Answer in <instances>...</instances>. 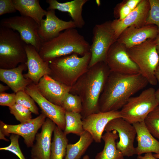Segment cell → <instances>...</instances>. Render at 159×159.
Masks as SVG:
<instances>
[{"label": "cell", "mask_w": 159, "mask_h": 159, "mask_svg": "<svg viewBox=\"0 0 159 159\" xmlns=\"http://www.w3.org/2000/svg\"><path fill=\"white\" fill-rule=\"evenodd\" d=\"M88 0H74L64 3H60L56 0H47L49 4L47 10L57 9L62 12H67L72 17L76 27L82 28L85 22L82 15L83 7Z\"/></svg>", "instance_id": "obj_22"}, {"label": "cell", "mask_w": 159, "mask_h": 159, "mask_svg": "<svg viewBox=\"0 0 159 159\" xmlns=\"http://www.w3.org/2000/svg\"><path fill=\"white\" fill-rule=\"evenodd\" d=\"M138 159H157L153 155L152 153H145L144 156L138 155Z\"/></svg>", "instance_id": "obj_38"}, {"label": "cell", "mask_w": 159, "mask_h": 159, "mask_svg": "<svg viewBox=\"0 0 159 159\" xmlns=\"http://www.w3.org/2000/svg\"><path fill=\"white\" fill-rule=\"evenodd\" d=\"M106 63L111 72L127 75L140 73L138 67L128 54L126 47L117 40L110 48Z\"/></svg>", "instance_id": "obj_10"}, {"label": "cell", "mask_w": 159, "mask_h": 159, "mask_svg": "<svg viewBox=\"0 0 159 159\" xmlns=\"http://www.w3.org/2000/svg\"><path fill=\"white\" fill-rule=\"evenodd\" d=\"M61 106L65 111L81 113L82 109L80 98L78 95L68 93L63 100Z\"/></svg>", "instance_id": "obj_30"}, {"label": "cell", "mask_w": 159, "mask_h": 159, "mask_svg": "<svg viewBox=\"0 0 159 159\" xmlns=\"http://www.w3.org/2000/svg\"><path fill=\"white\" fill-rule=\"evenodd\" d=\"M90 45L75 28L61 32L56 37L44 42L39 53L45 61L72 54L81 56L90 51Z\"/></svg>", "instance_id": "obj_3"}, {"label": "cell", "mask_w": 159, "mask_h": 159, "mask_svg": "<svg viewBox=\"0 0 159 159\" xmlns=\"http://www.w3.org/2000/svg\"><path fill=\"white\" fill-rule=\"evenodd\" d=\"M19 135L11 134L9 139L10 144L8 146L0 148V150H6L11 152L16 155L19 159H26L22 152L19 147Z\"/></svg>", "instance_id": "obj_34"}, {"label": "cell", "mask_w": 159, "mask_h": 159, "mask_svg": "<svg viewBox=\"0 0 159 159\" xmlns=\"http://www.w3.org/2000/svg\"><path fill=\"white\" fill-rule=\"evenodd\" d=\"M133 10L127 4L126 0L117 4L114 9V16L119 20H122L127 16Z\"/></svg>", "instance_id": "obj_35"}, {"label": "cell", "mask_w": 159, "mask_h": 159, "mask_svg": "<svg viewBox=\"0 0 159 159\" xmlns=\"http://www.w3.org/2000/svg\"><path fill=\"white\" fill-rule=\"evenodd\" d=\"M115 130L119 140L116 143V147L124 156L130 157L136 154L134 147V140L136 135L135 128L132 125L122 117L113 119L106 126V132Z\"/></svg>", "instance_id": "obj_11"}, {"label": "cell", "mask_w": 159, "mask_h": 159, "mask_svg": "<svg viewBox=\"0 0 159 159\" xmlns=\"http://www.w3.org/2000/svg\"><path fill=\"white\" fill-rule=\"evenodd\" d=\"M110 71L106 62H98L89 68L71 87L69 92L81 100L82 119L99 112V100Z\"/></svg>", "instance_id": "obj_2"}, {"label": "cell", "mask_w": 159, "mask_h": 159, "mask_svg": "<svg viewBox=\"0 0 159 159\" xmlns=\"http://www.w3.org/2000/svg\"><path fill=\"white\" fill-rule=\"evenodd\" d=\"M153 155L156 158H159V154H154Z\"/></svg>", "instance_id": "obj_45"}, {"label": "cell", "mask_w": 159, "mask_h": 159, "mask_svg": "<svg viewBox=\"0 0 159 159\" xmlns=\"http://www.w3.org/2000/svg\"><path fill=\"white\" fill-rule=\"evenodd\" d=\"M158 34V28L155 25L146 24L139 27L131 26L122 32L117 41L127 49L141 44L148 39H155Z\"/></svg>", "instance_id": "obj_16"}, {"label": "cell", "mask_w": 159, "mask_h": 159, "mask_svg": "<svg viewBox=\"0 0 159 159\" xmlns=\"http://www.w3.org/2000/svg\"><path fill=\"white\" fill-rule=\"evenodd\" d=\"M157 51L159 56V34L155 39Z\"/></svg>", "instance_id": "obj_40"}, {"label": "cell", "mask_w": 159, "mask_h": 159, "mask_svg": "<svg viewBox=\"0 0 159 159\" xmlns=\"http://www.w3.org/2000/svg\"><path fill=\"white\" fill-rule=\"evenodd\" d=\"M155 95L158 105H159V87L157 90L155 91Z\"/></svg>", "instance_id": "obj_42"}, {"label": "cell", "mask_w": 159, "mask_h": 159, "mask_svg": "<svg viewBox=\"0 0 159 159\" xmlns=\"http://www.w3.org/2000/svg\"><path fill=\"white\" fill-rule=\"evenodd\" d=\"M148 83L140 73L127 75L110 71L99 100V111L121 110L132 95Z\"/></svg>", "instance_id": "obj_1"}, {"label": "cell", "mask_w": 159, "mask_h": 159, "mask_svg": "<svg viewBox=\"0 0 159 159\" xmlns=\"http://www.w3.org/2000/svg\"><path fill=\"white\" fill-rule=\"evenodd\" d=\"M46 18L42 19L39 25V34L43 42L47 41L57 36L63 30L76 27L72 20L65 21L55 14V10H47Z\"/></svg>", "instance_id": "obj_15"}, {"label": "cell", "mask_w": 159, "mask_h": 159, "mask_svg": "<svg viewBox=\"0 0 159 159\" xmlns=\"http://www.w3.org/2000/svg\"><path fill=\"white\" fill-rule=\"evenodd\" d=\"M96 2H97V3L98 5V6H99L100 5V2L99 0H97V1H96Z\"/></svg>", "instance_id": "obj_46"}, {"label": "cell", "mask_w": 159, "mask_h": 159, "mask_svg": "<svg viewBox=\"0 0 159 159\" xmlns=\"http://www.w3.org/2000/svg\"><path fill=\"white\" fill-rule=\"evenodd\" d=\"M56 125L51 120L46 118L41 127V132L36 135V142L31 151L32 159H50L51 138Z\"/></svg>", "instance_id": "obj_18"}, {"label": "cell", "mask_w": 159, "mask_h": 159, "mask_svg": "<svg viewBox=\"0 0 159 159\" xmlns=\"http://www.w3.org/2000/svg\"><path fill=\"white\" fill-rule=\"evenodd\" d=\"M118 137L115 130L106 132L103 135L102 139L104 142V147L97 154L95 159H124V156L116 147V140Z\"/></svg>", "instance_id": "obj_25"}, {"label": "cell", "mask_w": 159, "mask_h": 159, "mask_svg": "<svg viewBox=\"0 0 159 159\" xmlns=\"http://www.w3.org/2000/svg\"><path fill=\"white\" fill-rule=\"evenodd\" d=\"M118 117H122L120 110L93 113L82 119L83 127L95 142L100 143L107 123L112 119Z\"/></svg>", "instance_id": "obj_17"}, {"label": "cell", "mask_w": 159, "mask_h": 159, "mask_svg": "<svg viewBox=\"0 0 159 159\" xmlns=\"http://www.w3.org/2000/svg\"><path fill=\"white\" fill-rule=\"evenodd\" d=\"M16 10L21 16L30 17L40 24L47 11L41 7L39 0H12Z\"/></svg>", "instance_id": "obj_24"}, {"label": "cell", "mask_w": 159, "mask_h": 159, "mask_svg": "<svg viewBox=\"0 0 159 159\" xmlns=\"http://www.w3.org/2000/svg\"><path fill=\"white\" fill-rule=\"evenodd\" d=\"M155 75L158 83L159 86V65L158 67L155 72Z\"/></svg>", "instance_id": "obj_41"}, {"label": "cell", "mask_w": 159, "mask_h": 159, "mask_svg": "<svg viewBox=\"0 0 159 159\" xmlns=\"http://www.w3.org/2000/svg\"><path fill=\"white\" fill-rule=\"evenodd\" d=\"M0 26L16 31L26 44L33 46L39 52L43 42L38 34L39 25L34 19L16 16L2 19Z\"/></svg>", "instance_id": "obj_9"}, {"label": "cell", "mask_w": 159, "mask_h": 159, "mask_svg": "<svg viewBox=\"0 0 159 159\" xmlns=\"http://www.w3.org/2000/svg\"><path fill=\"white\" fill-rule=\"evenodd\" d=\"M136 132L138 145L135 148L136 154L154 153L159 154V141L155 139L146 128L144 121L132 124Z\"/></svg>", "instance_id": "obj_23"}, {"label": "cell", "mask_w": 159, "mask_h": 159, "mask_svg": "<svg viewBox=\"0 0 159 159\" xmlns=\"http://www.w3.org/2000/svg\"><path fill=\"white\" fill-rule=\"evenodd\" d=\"M16 10L12 0H0V16L13 13Z\"/></svg>", "instance_id": "obj_36"}, {"label": "cell", "mask_w": 159, "mask_h": 159, "mask_svg": "<svg viewBox=\"0 0 159 159\" xmlns=\"http://www.w3.org/2000/svg\"><path fill=\"white\" fill-rule=\"evenodd\" d=\"M27 69L26 63L21 64L12 69L0 68V80L6 84L14 93L24 91L27 86L32 83L31 80L25 78L22 74Z\"/></svg>", "instance_id": "obj_21"}, {"label": "cell", "mask_w": 159, "mask_h": 159, "mask_svg": "<svg viewBox=\"0 0 159 159\" xmlns=\"http://www.w3.org/2000/svg\"><path fill=\"white\" fill-rule=\"evenodd\" d=\"M47 118L42 113L36 118L20 124H7L0 120V132L9 136L10 134L18 135L22 137L27 147H32L38 130L42 127Z\"/></svg>", "instance_id": "obj_12"}, {"label": "cell", "mask_w": 159, "mask_h": 159, "mask_svg": "<svg viewBox=\"0 0 159 159\" xmlns=\"http://www.w3.org/2000/svg\"><path fill=\"white\" fill-rule=\"evenodd\" d=\"M150 10L146 20V24L156 26L159 34V0H149Z\"/></svg>", "instance_id": "obj_33"}, {"label": "cell", "mask_w": 159, "mask_h": 159, "mask_svg": "<svg viewBox=\"0 0 159 159\" xmlns=\"http://www.w3.org/2000/svg\"><path fill=\"white\" fill-rule=\"evenodd\" d=\"M4 135L1 132H0V139L1 140H3L6 141H9V140L5 137Z\"/></svg>", "instance_id": "obj_43"}, {"label": "cell", "mask_w": 159, "mask_h": 159, "mask_svg": "<svg viewBox=\"0 0 159 159\" xmlns=\"http://www.w3.org/2000/svg\"><path fill=\"white\" fill-rule=\"evenodd\" d=\"M155 91L154 88L150 87L138 95L130 98L120 110L122 118L132 124L144 121L148 114L159 105Z\"/></svg>", "instance_id": "obj_7"}, {"label": "cell", "mask_w": 159, "mask_h": 159, "mask_svg": "<svg viewBox=\"0 0 159 159\" xmlns=\"http://www.w3.org/2000/svg\"><path fill=\"white\" fill-rule=\"evenodd\" d=\"M82 159H90V158L89 155H86L83 156Z\"/></svg>", "instance_id": "obj_44"}, {"label": "cell", "mask_w": 159, "mask_h": 159, "mask_svg": "<svg viewBox=\"0 0 159 159\" xmlns=\"http://www.w3.org/2000/svg\"><path fill=\"white\" fill-rule=\"evenodd\" d=\"M65 119V126L63 132L66 135L72 133L80 136L85 131L80 113L66 111Z\"/></svg>", "instance_id": "obj_28"}, {"label": "cell", "mask_w": 159, "mask_h": 159, "mask_svg": "<svg viewBox=\"0 0 159 159\" xmlns=\"http://www.w3.org/2000/svg\"><path fill=\"white\" fill-rule=\"evenodd\" d=\"M9 87L7 86H4L2 84H0V93L4 92V91L8 90Z\"/></svg>", "instance_id": "obj_39"}, {"label": "cell", "mask_w": 159, "mask_h": 159, "mask_svg": "<svg viewBox=\"0 0 159 159\" xmlns=\"http://www.w3.org/2000/svg\"><path fill=\"white\" fill-rule=\"evenodd\" d=\"M26 44L17 32L0 26V68L11 69L26 63Z\"/></svg>", "instance_id": "obj_5"}, {"label": "cell", "mask_w": 159, "mask_h": 159, "mask_svg": "<svg viewBox=\"0 0 159 159\" xmlns=\"http://www.w3.org/2000/svg\"><path fill=\"white\" fill-rule=\"evenodd\" d=\"M10 113L13 115L17 120L23 123L32 119L31 112L28 108L15 103L9 107Z\"/></svg>", "instance_id": "obj_32"}, {"label": "cell", "mask_w": 159, "mask_h": 159, "mask_svg": "<svg viewBox=\"0 0 159 159\" xmlns=\"http://www.w3.org/2000/svg\"><path fill=\"white\" fill-rule=\"evenodd\" d=\"M16 103L29 109L32 113L39 114V109L33 99L24 91H20L16 93Z\"/></svg>", "instance_id": "obj_31"}, {"label": "cell", "mask_w": 159, "mask_h": 159, "mask_svg": "<svg viewBox=\"0 0 159 159\" xmlns=\"http://www.w3.org/2000/svg\"><path fill=\"white\" fill-rule=\"evenodd\" d=\"M36 85L44 97L52 103L60 106L65 97L69 93L71 87L47 74L42 77Z\"/></svg>", "instance_id": "obj_19"}, {"label": "cell", "mask_w": 159, "mask_h": 159, "mask_svg": "<svg viewBox=\"0 0 159 159\" xmlns=\"http://www.w3.org/2000/svg\"><path fill=\"white\" fill-rule=\"evenodd\" d=\"M112 21L96 24L92 30V38L90 52L91 58L88 68L101 62H106V56L116 39L111 25Z\"/></svg>", "instance_id": "obj_8"}, {"label": "cell", "mask_w": 159, "mask_h": 159, "mask_svg": "<svg viewBox=\"0 0 159 159\" xmlns=\"http://www.w3.org/2000/svg\"><path fill=\"white\" fill-rule=\"evenodd\" d=\"M63 131L56 125L53 132L50 159H63L65 156L68 140Z\"/></svg>", "instance_id": "obj_27"}, {"label": "cell", "mask_w": 159, "mask_h": 159, "mask_svg": "<svg viewBox=\"0 0 159 159\" xmlns=\"http://www.w3.org/2000/svg\"><path fill=\"white\" fill-rule=\"evenodd\" d=\"M150 9L149 0H141L136 7L125 18L112 21L111 25L116 39H117L122 32L129 27H139L146 24Z\"/></svg>", "instance_id": "obj_14"}, {"label": "cell", "mask_w": 159, "mask_h": 159, "mask_svg": "<svg viewBox=\"0 0 159 159\" xmlns=\"http://www.w3.org/2000/svg\"><path fill=\"white\" fill-rule=\"evenodd\" d=\"M78 55L72 54L56 58L50 62L49 75L71 87L89 68L91 58L90 52L81 57Z\"/></svg>", "instance_id": "obj_4"}, {"label": "cell", "mask_w": 159, "mask_h": 159, "mask_svg": "<svg viewBox=\"0 0 159 159\" xmlns=\"http://www.w3.org/2000/svg\"><path fill=\"white\" fill-rule=\"evenodd\" d=\"M144 122L148 130L159 141V105L148 114Z\"/></svg>", "instance_id": "obj_29"}, {"label": "cell", "mask_w": 159, "mask_h": 159, "mask_svg": "<svg viewBox=\"0 0 159 159\" xmlns=\"http://www.w3.org/2000/svg\"><path fill=\"white\" fill-rule=\"evenodd\" d=\"M79 140L73 144H68L64 159H80L94 141L91 135L85 130Z\"/></svg>", "instance_id": "obj_26"}, {"label": "cell", "mask_w": 159, "mask_h": 159, "mask_svg": "<svg viewBox=\"0 0 159 159\" xmlns=\"http://www.w3.org/2000/svg\"><path fill=\"white\" fill-rule=\"evenodd\" d=\"M16 93H0V105L10 107L16 103Z\"/></svg>", "instance_id": "obj_37"}, {"label": "cell", "mask_w": 159, "mask_h": 159, "mask_svg": "<svg viewBox=\"0 0 159 159\" xmlns=\"http://www.w3.org/2000/svg\"><path fill=\"white\" fill-rule=\"evenodd\" d=\"M24 91L38 104L47 118L53 121L64 131L65 126L66 111L62 107L51 102L44 97L38 89L36 85L32 83L26 87Z\"/></svg>", "instance_id": "obj_13"}, {"label": "cell", "mask_w": 159, "mask_h": 159, "mask_svg": "<svg viewBox=\"0 0 159 159\" xmlns=\"http://www.w3.org/2000/svg\"><path fill=\"white\" fill-rule=\"evenodd\" d=\"M25 49L28 71L26 73L24 74V76L37 85L44 76L49 75V62L43 60L35 48L32 45L26 44Z\"/></svg>", "instance_id": "obj_20"}, {"label": "cell", "mask_w": 159, "mask_h": 159, "mask_svg": "<svg viewBox=\"0 0 159 159\" xmlns=\"http://www.w3.org/2000/svg\"><path fill=\"white\" fill-rule=\"evenodd\" d=\"M127 51L138 67L140 74L148 83L153 85H157L155 73L159 64V56L155 39H148L141 44L127 48Z\"/></svg>", "instance_id": "obj_6"}]
</instances>
